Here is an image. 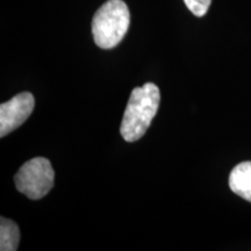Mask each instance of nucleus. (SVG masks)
Returning <instances> with one entry per match:
<instances>
[{"label": "nucleus", "instance_id": "obj_1", "mask_svg": "<svg viewBox=\"0 0 251 251\" xmlns=\"http://www.w3.org/2000/svg\"><path fill=\"white\" fill-rule=\"evenodd\" d=\"M159 101L161 93L153 83H147L131 91L120 127L125 141L135 142L146 134L158 111Z\"/></svg>", "mask_w": 251, "mask_h": 251}, {"label": "nucleus", "instance_id": "obj_2", "mask_svg": "<svg viewBox=\"0 0 251 251\" xmlns=\"http://www.w3.org/2000/svg\"><path fill=\"white\" fill-rule=\"evenodd\" d=\"M130 23L128 6L122 0H108L94 14L92 34L96 45L112 49L124 39Z\"/></svg>", "mask_w": 251, "mask_h": 251}, {"label": "nucleus", "instance_id": "obj_3", "mask_svg": "<svg viewBox=\"0 0 251 251\" xmlns=\"http://www.w3.org/2000/svg\"><path fill=\"white\" fill-rule=\"evenodd\" d=\"M55 172L51 163L45 157H35L25 163L14 176L20 193L31 200L42 199L54 187Z\"/></svg>", "mask_w": 251, "mask_h": 251}, {"label": "nucleus", "instance_id": "obj_4", "mask_svg": "<svg viewBox=\"0 0 251 251\" xmlns=\"http://www.w3.org/2000/svg\"><path fill=\"white\" fill-rule=\"evenodd\" d=\"M35 99L30 92L19 93L0 105V137L20 127L34 111Z\"/></svg>", "mask_w": 251, "mask_h": 251}, {"label": "nucleus", "instance_id": "obj_5", "mask_svg": "<svg viewBox=\"0 0 251 251\" xmlns=\"http://www.w3.org/2000/svg\"><path fill=\"white\" fill-rule=\"evenodd\" d=\"M229 187L238 197L251 202V162L235 166L229 176Z\"/></svg>", "mask_w": 251, "mask_h": 251}, {"label": "nucleus", "instance_id": "obj_6", "mask_svg": "<svg viewBox=\"0 0 251 251\" xmlns=\"http://www.w3.org/2000/svg\"><path fill=\"white\" fill-rule=\"evenodd\" d=\"M20 242V230L12 220L1 218L0 220V250L15 251Z\"/></svg>", "mask_w": 251, "mask_h": 251}, {"label": "nucleus", "instance_id": "obj_7", "mask_svg": "<svg viewBox=\"0 0 251 251\" xmlns=\"http://www.w3.org/2000/svg\"><path fill=\"white\" fill-rule=\"evenodd\" d=\"M184 2L196 17H203L208 11L212 0H184Z\"/></svg>", "mask_w": 251, "mask_h": 251}]
</instances>
